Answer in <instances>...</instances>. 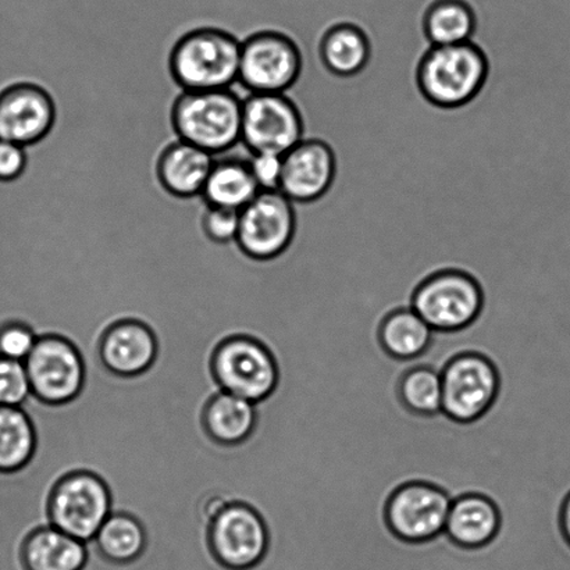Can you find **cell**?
I'll return each instance as SVG.
<instances>
[{
	"instance_id": "1",
	"label": "cell",
	"mask_w": 570,
	"mask_h": 570,
	"mask_svg": "<svg viewBox=\"0 0 570 570\" xmlns=\"http://www.w3.org/2000/svg\"><path fill=\"white\" fill-rule=\"evenodd\" d=\"M242 39L222 28L200 27L177 39L167 67L178 91H215L238 82Z\"/></svg>"
},
{
	"instance_id": "2",
	"label": "cell",
	"mask_w": 570,
	"mask_h": 570,
	"mask_svg": "<svg viewBox=\"0 0 570 570\" xmlns=\"http://www.w3.org/2000/svg\"><path fill=\"white\" fill-rule=\"evenodd\" d=\"M243 99L233 88L181 91L170 110L175 137L215 156L230 153L242 144Z\"/></svg>"
},
{
	"instance_id": "3",
	"label": "cell",
	"mask_w": 570,
	"mask_h": 570,
	"mask_svg": "<svg viewBox=\"0 0 570 570\" xmlns=\"http://www.w3.org/2000/svg\"><path fill=\"white\" fill-rule=\"evenodd\" d=\"M489 71L488 55L474 41L430 47L419 61L416 83L430 105L456 109L482 92Z\"/></svg>"
},
{
	"instance_id": "4",
	"label": "cell",
	"mask_w": 570,
	"mask_h": 570,
	"mask_svg": "<svg viewBox=\"0 0 570 570\" xmlns=\"http://www.w3.org/2000/svg\"><path fill=\"white\" fill-rule=\"evenodd\" d=\"M483 288L471 272L441 265L419 283L411 307L434 332L469 326L483 307Z\"/></svg>"
},
{
	"instance_id": "5",
	"label": "cell",
	"mask_w": 570,
	"mask_h": 570,
	"mask_svg": "<svg viewBox=\"0 0 570 570\" xmlns=\"http://www.w3.org/2000/svg\"><path fill=\"white\" fill-rule=\"evenodd\" d=\"M302 67L304 58L291 33L256 31L243 39L238 83L248 94H287L298 82Z\"/></svg>"
},
{
	"instance_id": "6",
	"label": "cell",
	"mask_w": 570,
	"mask_h": 570,
	"mask_svg": "<svg viewBox=\"0 0 570 570\" xmlns=\"http://www.w3.org/2000/svg\"><path fill=\"white\" fill-rule=\"evenodd\" d=\"M212 372L222 391L259 404L275 391L278 367L272 351L250 335H232L216 346Z\"/></svg>"
},
{
	"instance_id": "7",
	"label": "cell",
	"mask_w": 570,
	"mask_h": 570,
	"mask_svg": "<svg viewBox=\"0 0 570 570\" xmlns=\"http://www.w3.org/2000/svg\"><path fill=\"white\" fill-rule=\"evenodd\" d=\"M111 512L108 484L92 472L66 474L50 494V523L82 543L95 539Z\"/></svg>"
},
{
	"instance_id": "8",
	"label": "cell",
	"mask_w": 570,
	"mask_h": 570,
	"mask_svg": "<svg viewBox=\"0 0 570 570\" xmlns=\"http://www.w3.org/2000/svg\"><path fill=\"white\" fill-rule=\"evenodd\" d=\"M296 234L293 200L282 191H261L239 210L236 245L247 258L271 262L288 253Z\"/></svg>"
},
{
	"instance_id": "9",
	"label": "cell",
	"mask_w": 570,
	"mask_h": 570,
	"mask_svg": "<svg viewBox=\"0 0 570 570\" xmlns=\"http://www.w3.org/2000/svg\"><path fill=\"white\" fill-rule=\"evenodd\" d=\"M305 138L302 111L288 94H247L242 144L249 154H287Z\"/></svg>"
},
{
	"instance_id": "10",
	"label": "cell",
	"mask_w": 570,
	"mask_h": 570,
	"mask_svg": "<svg viewBox=\"0 0 570 570\" xmlns=\"http://www.w3.org/2000/svg\"><path fill=\"white\" fill-rule=\"evenodd\" d=\"M24 365L31 394L45 404H67L81 393L86 382L81 352L63 335H39Z\"/></svg>"
},
{
	"instance_id": "11",
	"label": "cell",
	"mask_w": 570,
	"mask_h": 570,
	"mask_svg": "<svg viewBox=\"0 0 570 570\" xmlns=\"http://www.w3.org/2000/svg\"><path fill=\"white\" fill-rule=\"evenodd\" d=\"M271 538L264 518L244 502H233L209 524V549L227 570H254L265 560Z\"/></svg>"
},
{
	"instance_id": "12",
	"label": "cell",
	"mask_w": 570,
	"mask_h": 570,
	"mask_svg": "<svg viewBox=\"0 0 570 570\" xmlns=\"http://www.w3.org/2000/svg\"><path fill=\"white\" fill-rule=\"evenodd\" d=\"M443 413L456 422H472L483 416L499 393V373L488 357L462 354L441 371Z\"/></svg>"
},
{
	"instance_id": "13",
	"label": "cell",
	"mask_w": 570,
	"mask_h": 570,
	"mask_svg": "<svg viewBox=\"0 0 570 570\" xmlns=\"http://www.w3.org/2000/svg\"><path fill=\"white\" fill-rule=\"evenodd\" d=\"M452 500L433 484L412 482L401 485L385 507V521L396 538L422 543L445 532Z\"/></svg>"
},
{
	"instance_id": "14",
	"label": "cell",
	"mask_w": 570,
	"mask_h": 570,
	"mask_svg": "<svg viewBox=\"0 0 570 570\" xmlns=\"http://www.w3.org/2000/svg\"><path fill=\"white\" fill-rule=\"evenodd\" d=\"M58 120L52 94L41 83L16 82L0 94V139L24 148L42 142Z\"/></svg>"
},
{
	"instance_id": "15",
	"label": "cell",
	"mask_w": 570,
	"mask_h": 570,
	"mask_svg": "<svg viewBox=\"0 0 570 570\" xmlns=\"http://www.w3.org/2000/svg\"><path fill=\"white\" fill-rule=\"evenodd\" d=\"M337 175V158L323 139L304 138L283 155L281 189L294 204H312L324 197Z\"/></svg>"
},
{
	"instance_id": "16",
	"label": "cell",
	"mask_w": 570,
	"mask_h": 570,
	"mask_svg": "<svg viewBox=\"0 0 570 570\" xmlns=\"http://www.w3.org/2000/svg\"><path fill=\"white\" fill-rule=\"evenodd\" d=\"M158 351V338L154 330L137 318H125L111 324L99 344L104 366L122 377L147 372L154 365Z\"/></svg>"
},
{
	"instance_id": "17",
	"label": "cell",
	"mask_w": 570,
	"mask_h": 570,
	"mask_svg": "<svg viewBox=\"0 0 570 570\" xmlns=\"http://www.w3.org/2000/svg\"><path fill=\"white\" fill-rule=\"evenodd\" d=\"M216 156L195 145L173 139L155 161V176L170 197L195 199L203 195Z\"/></svg>"
},
{
	"instance_id": "18",
	"label": "cell",
	"mask_w": 570,
	"mask_h": 570,
	"mask_svg": "<svg viewBox=\"0 0 570 570\" xmlns=\"http://www.w3.org/2000/svg\"><path fill=\"white\" fill-rule=\"evenodd\" d=\"M88 558V543L71 538L52 524L33 530L20 549L24 570H83Z\"/></svg>"
},
{
	"instance_id": "19",
	"label": "cell",
	"mask_w": 570,
	"mask_h": 570,
	"mask_svg": "<svg viewBox=\"0 0 570 570\" xmlns=\"http://www.w3.org/2000/svg\"><path fill=\"white\" fill-rule=\"evenodd\" d=\"M322 63L333 76L354 77L371 60V38L356 21H334L326 28L318 47Z\"/></svg>"
},
{
	"instance_id": "20",
	"label": "cell",
	"mask_w": 570,
	"mask_h": 570,
	"mask_svg": "<svg viewBox=\"0 0 570 570\" xmlns=\"http://www.w3.org/2000/svg\"><path fill=\"white\" fill-rule=\"evenodd\" d=\"M500 512L493 501L480 494H465L452 501L445 534L463 549H480L494 539Z\"/></svg>"
},
{
	"instance_id": "21",
	"label": "cell",
	"mask_w": 570,
	"mask_h": 570,
	"mask_svg": "<svg viewBox=\"0 0 570 570\" xmlns=\"http://www.w3.org/2000/svg\"><path fill=\"white\" fill-rule=\"evenodd\" d=\"M259 193L249 158L233 155L215 159L200 198L208 206L243 210Z\"/></svg>"
},
{
	"instance_id": "22",
	"label": "cell",
	"mask_w": 570,
	"mask_h": 570,
	"mask_svg": "<svg viewBox=\"0 0 570 570\" xmlns=\"http://www.w3.org/2000/svg\"><path fill=\"white\" fill-rule=\"evenodd\" d=\"M258 412L256 404L242 396L219 391L204 410V426L216 443L236 445L254 432Z\"/></svg>"
},
{
	"instance_id": "23",
	"label": "cell",
	"mask_w": 570,
	"mask_h": 570,
	"mask_svg": "<svg viewBox=\"0 0 570 570\" xmlns=\"http://www.w3.org/2000/svg\"><path fill=\"white\" fill-rule=\"evenodd\" d=\"M421 27L430 47H450L473 41L479 19L466 0H434L424 10Z\"/></svg>"
},
{
	"instance_id": "24",
	"label": "cell",
	"mask_w": 570,
	"mask_h": 570,
	"mask_svg": "<svg viewBox=\"0 0 570 570\" xmlns=\"http://www.w3.org/2000/svg\"><path fill=\"white\" fill-rule=\"evenodd\" d=\"M94 543L104 560L115 566H128L141 558L148 538L144 524L136 517L115 511L95 535Z\"/></svg>"
},
{
	"instance_id": "25",
	"label": "cell",
	"mask_w": 570,
	"mask_h": 570,
	"mask_svg": "<svg viewBox=\"0 0 570 570\" xmlns=\"http://www.w3.org/2000/svg\"><path fill=\"white\" fill-rule=\"evenodd\" d=\"M434 330L411 306L400 307L384 317L380 343L395 360L411 361L428 351Z\"/></svg>"
},
{
	"instance_id": "26",
	"label": "cell",
	"mask_w": 570,
	"mask_h": 570,
	"mask_svg": "<svg viewBox=\"0 0 570 570\" xmlns=\"http://www.w3.org/2000/svg\"><path fill=\"white\" fill-rule=\"evenodd\" d=\"M37 450V430L22 406L0 405V473L19 472Z\"/></svg>"
},
{
	"instance_id": "27",
	"label": "cell",
	"mask_w": 570,
	"mask_h": 570,
	"mask_svg": "<svg viewBox=\"0 0 570 570\" xmlns=\"http://www.w3.org/2000/svg\"><path fill=\"white\" fill-rule=\"evenodd\" d=\"M399 393L406 410L417 415L432 416L443 412V383L438 368H410L400 380Z\"/></svg>"
},
{
	"instance_id": "28",
	"label": "cell",
	"mask_w": 570,
	"mask_h": 570,
	"mask_svg": "<svg viewBox=\"0 0 570 570\" xmlns=\"http://www.w3.org/2000/svg\"><path fill=\"white\" fill-rule=\"evenodd\" d=\"M199 228L210 244L228 247L236 244L239 228V210L204 206L199 216Z\"/></svg>"
},
{
	"instance_id": "29",
	"label": "cell",
	"mask_w": 570,
	"mask_h": 570,
	"mask_svg": "<svg viewBox=\"0 0 570 570\" xmlns=\"http://www.w3.org/2000/svg\"><path fill=\"white\" fill-rule=\"evenodd\" d=\"M31 396L24 362L0 356V405L22 406Z\"/></svg>"
},
{
	"instance_id": "30",
	"label": "cell",
	"mask_w": 570,
	"mask_h": 570,
	"mask_svg": "<svg viewBox=\"0 0 570 570\" xmlns=\"http://www.w3.org/2000/svg\"><path fill=\"white\" fill-rule=\"evenodd\" d=\"M39 334L30 323L9 321L0 324V356L24 362L36 346Z\"/></svg>"
},
{
	"instance_id": "31",
	"label": "cell",
	"mask_w": 570,
	"mask_h": 570,
	"mask_svg": "<svg viewBox=\"0 0 570 570\" xmlns=\"http://www.w3.org/2000/svg\"><path fill=\"white\" fill-rule=\"evenodd\" d=\"M250 171L261 191H278L283 173V156L276 154H249Z\"/></svg>"
},
{
	"instance_id": "32",
	"label": "cell",
	"mask_w": 570,
	"mask_h": 570,
	"mask_svg": "<svg viewBox=\"0 0 570 570\" xmlns=\"http://www.w3.org/2000/svg\"><path fill=\"white\" fill-rule=\"evenodd\" d=\"M28 166V149L0 139V181L11 183L24 175Z\"/></svg>"
},
{
	"instance_id": "33",
	"label": "cell",
	"mask_w": 570,
	"mask_h": 570,
	"mask_svg": "<svg viewBox=\"0 0 570 570\" xmlns=\"http://www.w3.org/2000/svg\"><path fill=\"white\" fill-rule=\"evenodd\" d=\"M560 530L563 540L570 549V491L560 508Z\"/></svg>"
},
{
	"instance_id": "34",
	"label": "cell",
	"mask_w": 570,
	"mask_h": 570,
	"mask_svg": "<svg viewBox=\"0 0 570 570\" xmlns=\"http://www.w3.org/2000/svg\"><path fill=\"white\" fill-rule=\"evenodd\" d=\"M248 440H249V439H248ZM249 444H250V441H249ZM250 449H253V445H250ZM253 458H254V452H253ZM253 478H254V474H253ZM250 488H253V484H250ZM249 495H250V493H249ZM248 501H249V500H248ZM247 504H248V502H247Z\"/></svg>"
}]
</instances>
